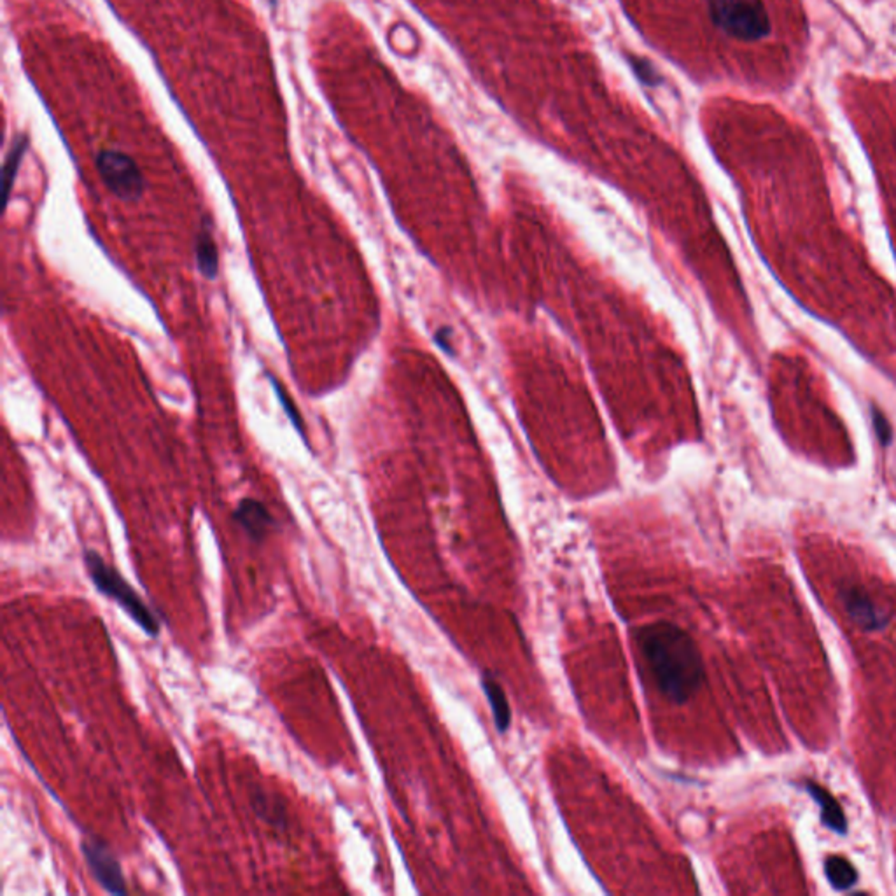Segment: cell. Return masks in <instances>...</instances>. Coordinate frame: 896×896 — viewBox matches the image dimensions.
<instances>
[{
    "label": "cell",
    "instance_id": "cell-15",
    "mask_svg": "<svg viewBox=\"0 0 896 896\" xmlns=\"http://www.w3.org/2000/svg\"><path fill=\"white\" fill-rule=\"evenodd\" d=\"M268 379H270V382H271V386H273V390H275V394H277V398H279L281 407L284 409V412H286V415L290 417L292 426L296 428V431H298L301 437H305V426H303V418H301V413L298 410V407L294 405V401H292L291 398H290V394L286 392V389L282 388V386H281V384H279V382H277L271 375H268Z\"/></svg>",
    "mask_w": 896,
    "mask_h": 896
},
{
    "label": "cell",
    "instance_id": "cell-8",
    "mask_svg": "<svg viewBox=\"0 0 896 896\" xmlns=\"http://www.w3.org/2000/svg\"><path fill=\"white\" fill-rule=\"evenodd\" d=\"M235 522L241 526L243 533L247 534L254 543H261L267 539L268 534L275 527V518L268 511L267 507L252 497H245L233 513Z\"/></svg>",
    "mask_w": 896,
    "mask_h": 896
},
{
    "label": "cell",
    "instance_id": "cell-11",
    "mask_svg": "<svg viewBox=\"0 0 896 896\" xmlns=\"http://www.w3.org/2000/svg\"><path fill=\"white\" fill-rule=\"evenodd\" d=\"M807 792L818 800V803L822 805V816H823V823L837 832V833H846V828H848V822H846V816H844V811L842 807L837 803V800L833 799L826 790L820 788L818 784L814 783H809L807 784Z\"/></svg>",
    "mask_w": 896,
    "mask_h": 896
},
{
    "label": "cell",
    "instance_id": "cell-4",
    "mask_svg": "<svg viewBox=\"0 0 896 896\" xmlns=\"http://www.w3.org/2000/svg\"><path fill=\"white\" fill-rule=\"evenodd\" d=\"M83 560L97 592L120 606L149 637H158L162 625L156 613L144 603L137 590L123 578L122 573L114 566L107 564L95 550H84Z\"/></svg>",
    "mask_w": 896,
    "mask_h": 896
},
{
    "label": "cell",
    "instance_id": "cell-5",
    "mask_svg": "<svg viewBox=\"0 0 896 896\" xmlns=\"http://www.w3.org/2000/svg\"><path fill=\"white\" fill-rule=\"evenodd\" d=\"M97 169L109 192L124 202H135L144 193V177L139 165L120 151H100Z\"/></svg>",
    "mask_w": 896,
    "mask_h": 896
},
{
    "label": "cell",
    "instance_id": "cell-7",
    "mask_svg": "<svg viewBox=\"0 0 896 896\" xmlns=\"http://www.w3.org/2000/svg\"><path fill=\"white\" fill-rule=\"evenodd\" d=\"M844 609L851 620L865 630L884 629L890 624V613L884 606L879 605L863 586H844L841 592Z\"/></svg>",
    "mask_w": 896,
    "mask_h": 896
},
{
    "label": "cell",
    "instance_id": "cell-2",
    "mask_svg": "<svg viewBox=\"0 0 896 896\" xmlns=\"http://www.w3.org/2000/svg\"><path fill=\"white\" fill-rule=\"evenodd\" d=\"M503 349L513 405L537 460L564 485L611 484L615 452L571 350L534 324L508 326Z\"/></svg>",
    "mask_w": 896,
    "mask_h": 896
},
{
    "label": "cell",
    "instance_id": "cell-12",
    "mask_svg": "<svg viewBox=\"0 0 896 896\" xmlns=\"http://www.w3.org/2000/svg\"><path fill=\"white\" fill-rule=\"evenodd\" d=\"M484 692L490 707H492L496 725L501 732H507L509 725V705L505 692L501 690V686L494 679L490 678L484 679Z\"/></svg>",
    "mask_w": 896,
    "mask_h": 896
},
{
    "label": "cell",
    "instance_id": "cell-10",
    "mask_svg": "<svg viewBox=\"0 0 896 896\" xmlns=\"http://www.w3.org/2000/svg\"><path fill=\"white\" fill-rule=\"evenodd\" d=\"M196 267L205 279H216L219 271L218 243L212 237L211 230H202L196 237L194 245Z\"/></svg>",
    "mask_w": 896,
    "mask_h": 896
},
{
    "label": "cell",
    "instance_id": "cell-3",
    "mask_svg": "<svg viewBox=\"0 0 896 896\" xmlns=\"http://www.w3.org/2000/svg\"><path fill=\"white\" fill-rule=\"evenodd\" d=\"M635 637L660 694L673 703H686L704 681L703 656L692 635L676 624L654 622Z\"/></svg>",
    "mask_w": 896,
    "mask_h": 896
},
{
    "label": "cell",
    "instance_id": "cell-6",
    "mask_svg": "<svg viewBox=\"0 0 896 896\" xmlns=\"http://www.w3.org/2000/svg\"><path fill=\"white\" fill-rule=\"evenodd\" d=\"M81 851L88 865V871L95 877V881L103 891H107L109 895L128 893L122 863L105 842L98 839H86L81 842Z\"/></svg>",
    "mask_w": 896,
    "mask_h": 896
},
{
    "label": "cell",
    "instance_id": "cell-1",
    "mask_svg": "<svg viewBox=\"0 0 896 896\" xmlns=\"http://www.w3.org/2000/svg\"><path fill=\"white\" fill-rule=\"evenodd\" d=\"M527 303L543 307L575 340L632 459L654 468L690 437L686 369L673 333L622 288L533 198L509 196L501 222Z\"/></svg>",
    "mask_w": 896,
    "mask_h": 896
},
{
    "label": "cell",
    "instance_id": "cell-16",
    "mask_svg": "<svg viewBox=\"0 0 896 896\" xmlns=\"http://www.w3.org/2000/svg\"><path fill=\"white\" fill-rule=\"evenodd\" d=\"M872 418L873 429H875V435L879 438V443L884 445V447H888L891 443V439H893V428H891V424L888 422L886 415L879 412L877 409H873L872 410Z\"/></svg>",
    "mask_w": 896,
    "mask_h": 896
},
{
    "label": "cell",
    "instance_id": "cell-13",
    "mask_svg": "<svg viewBox=\"0 0 896 896\" xmlns=\"http://www.w3.org/2000/svg\"><path fill=\"white\" fill-rule=\"evenodd\" d=\"M826 877L835 886L837 890H849L852 884H856L858 873L854 867L849 863L846 858L841 856H830L826 860Z\"/></svg>",
    "mask_w": 896,
    "mask_h": 896
},
{
    "label": "cell",
    "instance_id": "cell-14",
    "mask_svg": "<svg viewBox=\"0 0 896 896\" xmlns=\"http://www.w3.org/2000/svg\"><path fill=\"white\" fill-rule=\"evenodd\" d=\"M25 151H26V141L24 137L18 139L15 144H13V149L9 151L7 158H5V163H4V207H7L9 200H11V192H13V184L16 181V175H18V169L22 165V160H24Z\"/></svg>",
    "mask_w": 896,
    "mask_h": 896
},
{
    "label": "cell",
    "instance_id": "cell-9",
    "mask_svg": "<svg viewBox=\"0 0 896 896\" xmlns=\"http://www.w3.org/2000/svg\"><path fill=\"white\" fill-rule=\"evenodd\" d=\"M251 805L260 820L271 824L273 828L286 830L288 828V811L281 797L270 793L263 788H256L251 795Z\"/></svg>",
    "mask_w": 896,
    "mask_h": 896
}]
</instances>
